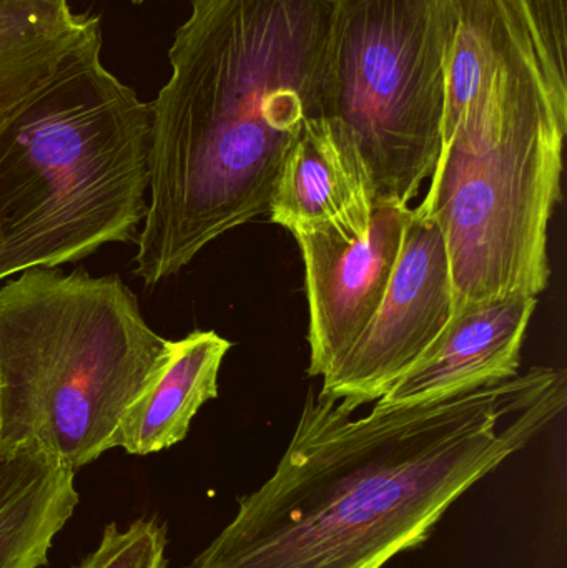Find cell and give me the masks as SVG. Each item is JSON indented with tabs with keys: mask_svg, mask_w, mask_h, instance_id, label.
<instances>
[{
	"mask_svg": "<svg viewBox=\"0 0 567 568\" xmlns=\"http://www.w3.org/2000/svg\"><path fill=\"white\" fill-rule=\"evenodd\" d=\"M563 369L366 416L310 393L273 476L186 568H383L566 409Z\"/></svg>",
	"mask_w": 567,
	"mask_h": 568,
	"instance_id": "1",
	"label": "cell"
},
{
	"mask_svg": "<svg viewBox=\"0 0 567 568\" xmlns=\"http://www.w3.org/2000/svg\"><path fill=\"white\" fill-rule=\"evenodd\" d=\"M335 0H192L152 102L150 202L136 235L146 286L269 213L320 89Z\"/></svg>",
	"mask_w": 567,
	"mask_h": 568,
	"instance_id": "2",
	"label": "cell"
},
{
	"mask_svg": "<svg viewBox=\"0 0 567 568\" xmlns=\"http://www.w3.org/2000/svg\"><path fill=\"white\" fill-rule=\"evenodd\" d=\"M566 135L567 105L505 2L462 0L442 153L416 206L445 239L453 313L548 287Z\"/></svg>",
	"mask_w": 567,
	"mask_h": 568,
	"instance_id": "3",
	"label": "cell"
},
{
	"mask_svg": "<svg viewBox=\"0 0 567 568\" xmlns=\"http://www.w3.org/2000/svg\"><path fill=\"white\" fill-rule=\"evenodd\" d=\"M90 43L0 125V282L135 242L145 222L152 102Z\"/></svg>",
	"mask_w": 567,
	"mask_h": 568,
	"instance_id": "4",
	"label": "cell"
},
{
	"mask_svg": "<svg viewBox=\"0 0 567 568\" xmlns=\"http://www.w3.org/2000/svg\"><path fill=\"white\" fill-rule=\"evenodd\" d=\"M170 347L119 275L20 273L0 287V453L36 444L77 473L115 449Z\"/></svg>",
	"mask_w": 567,
	"mask_h": 568,
	"instance_id": "5",
	"label": "cell"
},
{
	"mask_svg": "<svg viewBox=\"0 0 567 568\" xmlns=\"http://www.w3.org/2000/svg\"><path fill=\"white\" fill-rule=\"evenodd\" d=\"M462 0H335L320 116L348 136L376 203L409 206L443 145Z\"/></svg>",
	"mask_w": 567,
	"mask_h": 568,
	"instance_id": "6",
	"label": "cell"
},
{
	"mask_svg": "<svg viewBox=\"0 0 567 568\" xmlns=\"http://www.w3.org/2000/svg\"><path fill=\"white\" fill-rule=\"evenodd\" d=\"M453 314L442 230L412 209L402 252L379 310L345 359L323 376L318 396L355 414L376 403L438 339Z\"/></svg>",
	"mask_w": 567,
	"mask_h": 568,
	"instance_id": "7",
	"label": "cell"
},
{
	"mask_svg": "<svg viewBox=\"0 0 567 568\" xmlns=\"http://www.w3.org/2000/svg\"><path fill=\"white\" fill-rule=\"evenodd\" d=\"M412 209L376 203L368 232L296 233L308 301V376L335 369L379 310L402 252Z\"/></svg>",
	"mask_w": 567,
	"mask_h": 568,
	"instance_id": "8",
	"label": "cell"
},
{
	"mask_svg": "<svg viewBox=\"0 0 567 568\" xmlns=\"http://www.w3.org/2000/svg\"><path fill=\"white\" fill-rule=\"evenodd\" d=\"M538 297L478 301L452 314L438 339L378 400L418 404L518 376Z\"/></svg>",
	"mask_w": 567,
	"mask_h": 568,
	"instance_id": "9",
	"label": "cell"
},
{
	"mask_svg": "<svg viewBox=\"0 0 567 568\" xmlns=\"http://www.w3.org/2000/svg\"><path fill=\"white\" fill-rule=\"evenodd\" d=\"M372 176L356 146L323 116L306 120L283 159L269 215L292 235L333 230L355 239L375 210Z\"/></svg>",
	"mask_w": 567,
	"mask_h": 568,
	"instance_id": "10",
	"label": "cell"
},
{
	"mask_svg": "<svg viewBox=\"0 0 567 568\" xmlns=\"http://www.w3.org/2000/svg\"><path fill=\"white\" fill-rule=\"evenodd\" d=\"M99 40V17L67 0H0V125Z\"/></svg>",
	"mask_w": 567,
	"mask_h": 568,
	"instance_id": "11",
	"label": "cell"
},
{
	"mask_svg": "<svg viewBox=\"0 0 567 568\" xmlns=\"http://www.w3.org/2000/svg\"><path fill=\"white\" fill-rule=\"evenodd\" d=\"M232 343L215 331L196 329L172 341L152 386L129 407L117 447L149 456L182 443L200 407L219 396V373Z\"/></svg>",
	"mask_w": 567,
	"mask_h": 568,
	"instance_id": "12",
	"label": "cell"
},
{
	"mask_svg": "<svg viewBox=\"0 0 567 568\" xmlns=\"http://www.w3.org/2000/svg\"><path fill=\"white\" fill-rule=\"evenodd\" d=\"M73 477L36 444L0 453V568L45 566L79 504Z\"/></svg>",
	"mask_w": 567,
	"mask_h": 568,
	"instance_id": "13",
	"label": "cell"
},
{
	"mask_svg": "<svg viewBox=\"0 0 567 568\" xmlns=\"http://www.w3.org/2000/svg\"><path fill=\"white\" fill-rule=\"evenodd\" d=\"M535 50L551 95L567 105V0H503Z\"/></svg>",
	"mask_w": 567,
	"mask_h": 568,
	"instance_id": "14",
	"label": "cell"
},
{
	"mask_svg": "<svg viewBox=\"0 0 567 568\" xmlns=\"http://www.w3.org/2000/svg\"><path fill=\"white\" fill-rule=\"evenodd\" d=\"M166 532L153 519H139L125 529L109 524L92 554L75 568H169Z\"/></svg>",
	"mask_w": 567,
	"mask_h": 568,
	"instance_id": "15",
	"label": "cell"
},
{
	"mask_svg": "<svg viewBox=\"0 0 567 568\" xmlns=\"http://www.w3.org/2000/svg\"><path fill=\"white\" fill-rule=\"evenodd\" d=\"M133 3H136V6H139V3H143V2H146V0H132Z\"/></svg>",
	"mask_w": 567,
	"mask_h": 568,
	"instance_id": "16",
	"label": "cell"
}]
</instances>
